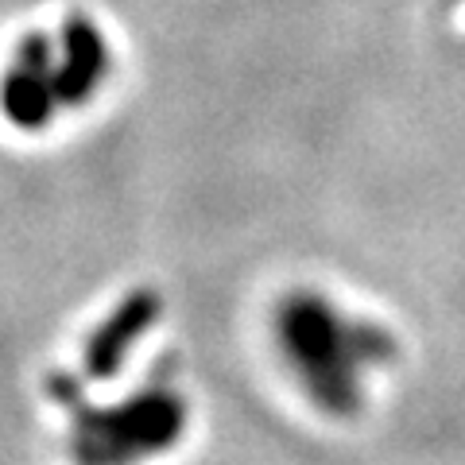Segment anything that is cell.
<instances>
[{"instance_id":"6da1fadb","label":"cell","mask_w":465,"mask_h":465,"mask_svg":"<svg viewBox=\"0 0 465 465\" xmlns=\"http://www.w3.org/2000/svg\"><path fill=\"white\" fill-rule=\"evenodd\" d=\"M133 39L94 5H70L47 27L12 43L0 74V113L20 133H47L58 116L90 113L128 82Z\"/></svg>"},{"instance_id":"3957f363","label":"cell","mask_w":465,"mask_h":465,"mask_svg":"<svg viewBox=\"0 0 465 465\" xmlns=\"http://www.w3.org/2000/svg\"><path fill=\"white\" fill-rule=\"evenodd\" d=\"M51 391L74 407V458L82 465H124L140 454L163 450L183 427V403L167 391H148L116 411H85L70 376H51Z\"/></svg>"},{"instance_id":"7a4b0ae2","label":"cell","mask_w":465,"mask_h":465,"mask_svg":"<svg viewBox=\"0 0 465 465\" xmlns=\"http://www.w3.org/2000/svg\"><path fill=\"white\" fill-rule=\"evenodd\" d=\"M283 349L307 381V391L326 411H349L357 403V381L365 361L391 353L376 326H353L318 295H295L280 318Z\"/></svg>"},{"instance_id":"277c9868","label":"cell","mask_w":465,"mask_h":465,"mask_svg":"<svg viewBox=\"0 0 465 465\" xmlns=\"http://www.w3.org/2000/svg\"><path fill=\"white\" fill-rule=\"evenodd\" d=\"M148 322H152V299H136V302H128V307H121V314H116L90 345V372L94 376H113L121 353L133 345V338Z\"/></svg>"}]
</instances>
